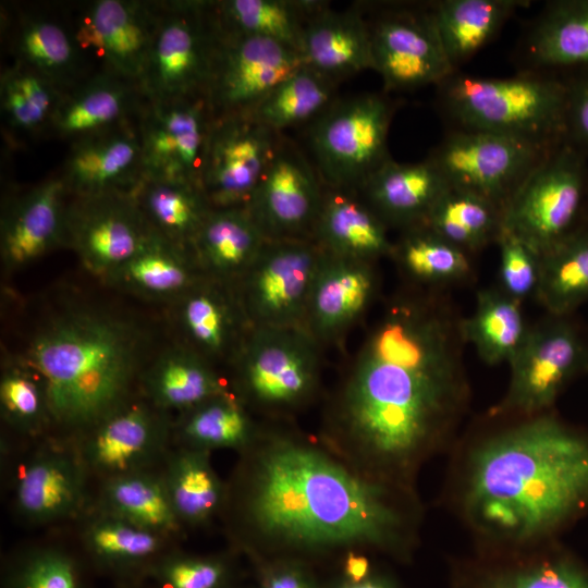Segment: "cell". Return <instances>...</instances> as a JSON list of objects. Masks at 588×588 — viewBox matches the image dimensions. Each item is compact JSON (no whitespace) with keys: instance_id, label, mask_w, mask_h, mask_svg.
I'll list each match as a JSON object with an SVG mask.
<instances>
[{"instance_id":"obj_49","label":"cell","mask_w":588,"mask_h":588,"mask_svg":"<svg viewBox=\"0 0 588 588\" xmlns=\"http://www.w3.org/2000/svg\"><path fill=\"white\" fill-rule=\"evenodd\" d=\"M0 409L7 424L30 437L39 436L53 424L44 381L24 358L2 370Z\"/></svg>"},{"instance_id":"obj_42","label":"cell","mask_w":588,"mask_h":588,"mask_svg":"<svg viewBox=\"0 0 588 588\" xmlns=\"http://www.w3.org/2000/svg\"><path fill=\"white\" fill-rule=\"evenodd\" d=\"M99 509L170 539L185 530L173 510L161 474L151 469L102 480Z\"/></svg>"},{"instance_id":"obj_8","label":"cell","mask_w":588,"mask_h":588,"mask_svg":"<svg viewBox=\"0 0 588 588\" xmlns=\"http://www.w3.org/2000/svg\"><path fill=\"white\" fill-rule=\"evenodd\" d=\"M219 25L212 0H160L140 89L148 101L205 95Z\"/></svg>"},{"instance_id":"obj_9","label":"cell","mask_w":588,"mask_h":588,"mask_svg":"<svg viewBox=\"0 0 588 588\" xmlns=\"http://www.w3.org/2000/svg\"><path fill=\"white\" fill-rule=\"evenodd\" d=\"M586 189L580 150L553 147L506 204L502 228L538 256L573 232Z\"/></svg>"},{"instance_id":"obj_43","label":"cell","mask_w":588,"mask_h":588,"mask_svg":"<svg viewBox=\"0 0 588 588\" xmlns=\"http://www.w3.org/2000/svg\"><path fill=\"white\" fill-rule=\"evenodd\" d=\"M494 554L499 564L481 574L474 588H588V571L551 543Z\"/></svg>"},{"instance_id":"obj_15","label":"cell","mask_w":588,"mask_h":588,"mask_svg":"<svg viewBox=\"0 0 588 588\" xmlns=\"http://www.w3.org/2000/svg\"><path fill=\"white\" fill-rule=\"evenodd\" d=\"M372 70L384 89L438 85L455 72L441 44L430 4H390L368 21Z\"/></svg>"},{"instance_id":"obj_17","label":"cell","mask_w":588,"mask_h":588,"mask_svg":"<svg viewBox=\"0 0 588 588\" xmlns=\"http://www.w3.org/2000/svg\"><path fill=\"white\" fill-rule=\"evenodd\" d=\"M155 235L132 193L70 196L65 246L96 277L110 278Z\"/></svg>"},{"instance_id":"obj_46","label":"cell","mask_w":588,"mask_h":588,"mask_svg":"<svg viewBox=\"0 0 588 588\" xmlns=\"http://www.w3.org/2000/svg\"><path fill=\"white\" fill-rule=\"evenodd\" d=\"M422 224L471 254L497 242L502 230V210L483 197L449 186Z\"/></svg>"},{"instance_id":"obj_22","label":"cell","mask_w":588,"mask_h":588,"mask_svg":"<svg viewBox=\"0 0 588 588\" xmlns=\"http://www.w3.org/2000/svg\"><path fill=\"white\" fill-rule=\"evenodd\" d=\"M59 174L71 197L131 194L144 177L137 121L71 143Z\"/></svg>"},{"instance_id":"obj_28","label":"cell","mask_w":588,"mask_h":588,"mask_svg":"<svg viewBox=\"0 0 588 588\" xmlns=\"http://www.w3.org/2000/svg\"><path fill=\"white\" fill-rule=\"evenodd\" d=\"M299 53L304 65L336 84L372 69L370 30L360 7L334 11L327 2L307 20Z\"/></svg>"},{"instance_id":"obj_34","label":"cell","mask_w":588,"mask_h":588,"mask_svg":"<svg viewBox=\"0 0 588 588\" xmlns=\"http://www.w3.org/2000/svg\"><path fill=\"white\" fill-rule=\"evenodd\" d=\"M60 87L35 70L13 62L0 77V108L5 138L12 147L47 139L63 95Z\"/></svg>"},{"instance_id":"obj_47","label":"cell","mask_w":588,"mask_h":588,"mask_svg":"<svg viewBox=\"0 0 588 588\" xmlns=\"http://www.w3.org/2000/svg\"><path fill=\"white\" fill-rule=\"evenodd\" d=\"M336 83L303 65L280 83L250 114L283 134L285 128L311 123L335 100Z\"/></svg>"},{"instance_id":"obj_48","label":"cell","mask_w":588,"mask_h":588,"mask_svg":"<svg viewBox=\"0 0 588 588\" xmlns=\"http://www.w3.org/2000/svg\"><path fill=\"white\" fill-rule=\"evenodd\" d=\"M403 231L392 255L411 278L425 284L445 285L467 281L471 277L469 254L425 224Z\"/></svg>"},{"instance_id":"obj_20","label":"cell","mask_w":588,"mask_h":588,"mask_svg":"<svg viewBox=\"0 0 588 588\" xmlns=\"http://www.w3.org/2000/svg\"><path fill=\"white\" fill-rule=\"evenodd\" d=\"M212 119L205 95L145 100L137 118L144 176L199 185Z\"/></svg>"},{"instance_id":"obj_54","label":"cell","mask_w":588,"mask_h":588,"mask_svg":"<svg viewBox=\"0 0 588 588\" xmlns=\"http://www.w3.org/2000/svg\"><path fill=\"white\" fill-rule=\"evenodd\" d=\"M567 86L564 140L578 150L588 148V75Z\"/></svg>"},{"instance_id":"obj_18","label":"cell","mask_w":588,"mask_h":588,"mask_svg":"<svg viewBox=\"0 0 588 588\" xmlns=\"http://www.w3.org/2000/svg\"><path fill=\"white\" fill-rule=\"evenodd\" d=\"M323 192L313 161L283 134L246 209L268 241L311 240Z\"/></svg>"},{"instance_id":"obj_39","label":"cell","mask_w":588,"mask_h":588,"mask_svg":"<svg viewBox=\"0 0 588 588\" xmlns=\"http://www.w3.org/2000/svg\"><path fill=\"white\" fill-rule=\"evenodd\" d=\"M260 428L249 409L230 391L177 415L173 439L186 448L208 452L232 449L241 453L252 445Z\"/></svg>"},{"instance_id":"obj_51","label":"cell","mask_w":588,"mask_h":588,"mask_svg":"<svg viewBox=\"0 0 588 588\" xmlns=\"http://www.w3.org/2000/svg\"><path fill=\"white\" fill-rule=\"evenodd\" d=\"M8 588H81L77 566L65 552L45 548L27 554L12 571Z\"/></svg>"},{"instance_id":"obj_10","label":"cell","mask_w":588,"mask_h":588,"mask_svg":"<svg viewBox=\"0 0 588 588\" xmlns=\"http://www.w3.org/2000/svg\"><path fill=\"white\" fill-rule=\"evenodd\" d=\"M509 365L511 377L506 393L491 408L490 418L529 417L551 412L566 384L588 370V345L567 317L550 316L529 327Z\"/></svg>"},{"instance_id":"obj_19","label":"cell","mask_w":588,"mask_h":588,"mask_svg":"<svg viewBox=\"0 0 588 588\" xmlns=\"http://www.w3.org/2000/svg\"><path fill=\"white\" fill-rule=\"evenodd\" d=\"M172 438L170 414L148 400L130 399L81 433L74 449L87 473L106 480L150 469L164 458Z\"/></svg>"},{"instance_id":"obj_53","label":"cell","mask_w":588,"mask_h":588,"mask_svg":"<svg viewBox=\"0 0 588 588\" xmlns=\"http://www.w3.org/2000/svg\"><path fill=\"white\" fill-rule=\"evenodd\" d=\"M256 588H326L316 571L307 561L289 558L248 556Z\"/></svg>"},{"instance_id":"obj_26","label":"cell","mask_w":588,"mask_h":588,"mask_svg":"<svg viewBox=\"0 0 588 588\" xmlns=\"http://www.w3.org/2000/svg\"><path fill=\"white\" fill-rule=\"evenodd\" d=\"M375 292L376 278L371 264L323 252L302 328L318 344L333 340L363 315Z\"/></svg>"},{"instance_id":"obj_33","label":"cell","mask_w":588,"mask_h":588,"mask_svg":"<svg viewBox=\"0 0 588 588\" xmlns=\"http://www.w3.org/2000/svg\"><path fill=\"white\" fill-rule=\"evenodd\" d=\"M143 385L155 407L177 415L232 391L215 365L186 345L162 353L144 373Z\"/></svg>"},{"instance_id":"obj_40","label":"cell","mask_w":588,"mask_h":588,"mask_svg":"<svg viewBox=\"0 0 588 588\" xmlns=\"http://www.w3.org/2000/svg\"><path fill=\"white\" fill-rule=\"evenodd\" d=\"M326 3L318 0H212L222 32L267 38L298 52L307 20Z\"/></svg>"},{"instance_id":"obj_38","label":"cell","mask_w":588,"mask_h":588,"mask_svg":"<svg viewBox=\"0 0 588 588\" xmlns=\"http://www.w3.org/2000/svg\"><path fill=\"white\" fill-rule=\"evenodd\" d=\"M132 195L151 230L191 247L212 209L199 185L144 176Z\"/></svg>"},{"instance_id":"obj_50","label":"cell","mask_w":588,"mask_h":588,"mask_svg":"<svg viewBox=\"0 0 588 588\" xmlns=\"http://www.w3.org/2000/svg\"><path fill=\"white\" fill-rule=\"evenodd\" d=\"M159 588H232L237 585L231 554L166 552L147 571Z\"/></svg>"},{"instance_id":"obj_55","label":"cell","mask_w":588,"mask_h":588,"mask_svg":"<svg viewBox=\"0 0 588 588\" xmlns=\"http://www.w3.org/2000/svg\"><path fill=\"white\" fill-rule=\"evenodd\" d=\"M326 588H401L389 575L377 569L365 579L351 581L333 576Z\"/></svg>"},{"instance_id":"obj_56","label":"cell","mask_w":588,"mask_h":588,"mask_svg":"<svg viewBox=\"0 0 588 588\" xmlns=\"http://www.w3.org/2000/svg\"><path fill=\"white\" fill-rule=\"evenodd\" d=\"M232 588H256L255 584L252 585H235Z\"/></svg>"},{"instance_id":"obj_45","label":"cell","mask_w":588,"mask_h":588,"mask_svg":"<svg viewBox=\"0 0 588 588\" xmlns=\"http://www.w3.org/2000/svg\"><path fill=\"white\" fill-rule=\"evenodd\" d=\"M535 297L555 317H567L588 301V231L574 230L539 255Z\"/></svg>"},{"instance_id":"obj_21","label":"cell","mask_w":588,"mask_h":588,"mask_svg":"<svg viewBox=\"0 0 588 588\" xmlns=\"http://www.w3.org/2000/svg\"><path fill=\"white\" fill-rule=\"evenodd\" d=\"M13 62L22 63L68 91L94 74L81 50L66 4L16 5L1 14Z\"/></svg>"},{"instance_id":"obj_2","label":"cell","mask_w":588,"mask_h":588,"mask_svg":"<svg viewBox=\"0 0 588 588\" xmlns=\"http://www.w3.org/2000/svg\"><path fill=\"white\" fill-rule=\"evenodd\" d=\"M238 454L221 518L246 558L317 565L353 549L407 560L417 548V490L371 478L317 438L282 427L261 426Z\"/></svg>"},{"instance_id":"obj_1","label":"cell","mask_w":588,"mask_h":588,"mask_svg":"<svg viewBox=\"0 0 588 588\" xmlns=\"http://www.w3.org/2000/svg\"><path fill=\"white\" fill-rule=\"evenodd\" d=\"M462 318L432 297H400L371 329L326 406L317 439L354 469L416 489L469 401Z\"/></svg>"},{"instance_id":"obj_36","label":"cell","mask_w":588,"mask_h":588,"mask_svg":"<svg viewBox=\"0 0 588 588\" xmlns=\"http://www.w3.org/2000/svg\"><path fill=\"white\" fill-rule=\"evenodd\" d=\"M203 275L192 247L156 234L107 281L145 297L176 301Z\"/></svg>"},{"instance_id":"obj_5","label":"cell","mask_w":588,"mask_h":588,"mask_svg":"<svg viewBox=\"0 0 588 588\" xmlns=\"http://www.w3.org/2000/svg\"><path fill=\"white\" fill-rule=\"evenodd\" d=\"M453 128L506 135L552 147L564 142L567 83L525 70L505 78L455 71L437 85Z\"/></svg>"},{"instance_id":"obj_25","label":"cell","mask_w":588,"mask_h":588,"mask_svg":"<svg viewBox=\"0 0 588 588\" xmlns=\"http://www.w3.org/2000/svg\"><path fill=\"white\" fill-rule=\"evenodd\" d=\"M137 83L95 72L65 91L52 118L47 138H81L136 122L145 102Z\"/></svg>"},{"instance_id":"obj_7","label":"cell","mask_w":588,"mask_h":588,"mask_svg":"<svg viewBox=\"0 0 588 588\" xmlns=\"http://www.w3.org/2000/svg\"><path fill=\"white\" fill-rule=\"evenodd\" d=\"M394 107L383 94L335 100L310 123L313 163L324 186L358 192L391 156L388 134Z\"/></svg>"},{"instance_id":"obj_24","label":"cell","mask_w":588,"mask_h":588,"mask_svg":"<svg viewBox=\"0 0 588 588\" xmlns=\"http://www.w3.org/2000/svg\"><path fill=\"white\" fill-rule=\"evenodd\" d=\"M176 302L185 345L213 365L232 364L252 329L236 285L203 275Z\"/></svg>"},{"instance_id":"obj_27","label":"cell","mask_w":588,"mask_h":588,"mask_svg":"<svg viewBox=\"0 0 588 588\" xmlns=\"http://www.w3.org/2000/svg\"><path fill=\"white\" fill-rule=\"evenodd\" d=\"M87 475L75 449L40 452L25 465L16 482L17 513L36 524L76 516L86 504Z\"/></svg>"},{"instance_id":"obj_23","label":"cell","mask_w":588,"mask_h":588,"mask_svg":"<svg viewBox=\"0 0 588 588\" xmlns=\"http://www.w3.org/2000/svg\"><path fill=\"white\" fill-rule=\"evenodd\" d=\"M70 195L59 174L15 196L1 217L0 252L8 270L25 267L65 246Z\"/></svg>"},{"instance_id":"obj_35","label":"cell","mask_w":588,"mask_h":588,"mask_svg":"<svg viewBox=\"0 0 588 588\" xmlns=\"http://www.w3.org/2000/svg\"><path fill=\"white\" fill-rule=\"evenodd\" d=\"M524 0H441L430 4L434 24L455 71L490 42Z\"/></svg>"},{"instance_id":"obj_3","label":"cell","mask_w":588,"mask_h":588,"mask_svg":"<svg viewBox=\"0 0 588 588\" xmlns=\"http://www.w3.org/2000/svg\"><path fill=\"white\" fill-rule=\"evenodd\" d=\"M504 419L456 450L445 486L481 552L551 543L588 509V432L551 412Z\"/></svg>"},{"instance_id":"obj_44","label":"cell","mask_w":588,"mask_h":588,"mask_svg":"<svg viewBox=\"0 0 588 588\" xmlns=\"http://www.w3.org/2000/svg\"><path fill=\"white\" fill-rule=\"evenodd\" d=\"M528 330L522 303L500 289L478 292L474 313L462 319L465 342L473 344L479 357L491 366L509 364Z\"/></svg>"},{"instance_id":"obj_37","label":"cell","mask_w":588,"mask_h":588,"mask_svg":"<svg viewBox=\"0 0 588 588\" xmlns=\"http://www.w3.org/2000/svg\"><path fill=\"white\" fill-rule=\"evenodd\" d=\"M523 47L528 71L588 65V0L550 2Z\"/></svg>"},{"instance_id":"obj_13","label":"cell","mask_w":588,"mask_h":588,"mask_svg":"<svg viewBox=\"0 0 588 588\" xmlns=\"http://www.w3.org/2000/svg\"><path fill=\"white\" fill-rule=\"evenodd\" d=\"M322 254L313 240H267L236 284L252 327L302 328Z\"/></svg>"},{"instance_id":"obj_31","label":"cell","mask_w":588,"mask_h":588,"mask_svg":"<svg viewBox=\"0 0 588 588\" xmlns=\"http://www.w3.org/2000/svg\"><path fill=\"white\" fill-rule=\"evenodd\" d=\"M266 242L246 208H212L191 247L205 277L236 285Z\"/></svg>"},{"instance_id":"obj_16","label":"cell","mask_w":588,"mask_h":588,"mask_svg":"<svg viewBox=\"0 0 588 588\" xmlns=\"http://www.w3.org/2000/svg\"><path fill=\"white\" fill-rule=\"evenodd\" d=\"M282 135L253 115L212 119L199 179L211 208H246Z\"/></svg>"},{"instance_id":"obj_11","label":"cell","mask_w":588,"mask_h":588,"mask_svg":"<svg viewBox=\"0 0 588 588\" xmlns=\"http://www.w3.org/2000/svg\"><path fill=\"white\" fill-rule=\"evenodd\" d=\"M555 146L495 133L452 128L427 159L450 186L486 198L503 213L523 182Z\"/></svg>"},{"instance_id":"obj_14","label":"cell","mask_w":588,"mask_h":588,"mask_svg":"<svg viewBox=\"0 0 588 588\" xmlns=\"http://www.w3.org/2000/svg\"><path fill=\"white\" fill-rule=\"evenodd\" d=\"M303 65L295 49L262 37L228 34L219 27L205 93L213 119L250 115L280 83Z\"/></svg>"},{"instance_id":"obj_4","label":"cell","mask_w":588,"mask_h":588,"mask_svg":"<svg viewBox=\"0 0 588 588\" xmlns=\"http://www.w3.org/2000/svg\"><path fill=\"white\" fill-rule=\"evenodd\" d=\"M140 354L132 326L76 310L41 329L24 360L44 381L53 424L81 434L131 399Z\"/></svg>"},{"instance_id":"obj_30","label":"cell","mask_w":588,"mask_h":588,"mask_svg":"<svg viewBox=\"0 0 588 588\" xmlns=\"http://www.w3.org/2000/svg\"><path fill=\"white\" fill-rule=\"evenodd\" d=\"M387 229L356 192L324 186L311 240L329 255L372 264L392 255Z\"/></svg>"},{"instance_id":"obj_6","label":"cell","mask_w":588,"mask_h":588,"mask_svg":"<svg viewBox=\"0 0 588 588\" xmlns=\"http://www.w3.org/2000/svg\"><path fill=\"white\" fill-rule=\"evenodd\" d=\"M232 365L231 390L266 417L293 415L319 389V344L303 328L252 327Z\"/></svg>"},{"instance_id":"obj_41","label":"cell","mask_w":588,"mask_h":588,"mask_svg":"<svg viewBox=\"0 0 588 588\" xmlns=\"http://www.w3.org/2000/svg\"><path fill=\"white\" fill-rule=\"evenodd\" d=\"M169 540L101 509L88 519L83 532L90 556L101 567L117 574L147 573L166 553Z\"/></svg>"},{"instance_id":"obj_52","label":"cell","mask_w":588,"mask_h":588,"mask_svg":"<svg viewBox=\"0 0 588 588\" xmlns=\"http://www.w3.org/2000/svg\"><path fill=\"white\" fill-rule=\"evenodd\" d=\"M495 243L500 254L499 289L520 303L535 296L539 281V256L503 228Z\"/></svg>"},{"instance_id":"obj_12","label":"cell","mask_w":588,"mask_h":588,"mask_svg":"<svg viewBox=\"0 0 588 588\" xmlns=\"http://www.w3.org/2000/svg\"><path fill=\"white\" fill-rule=\"evenodd\" d=\"M66 7L76 41L94 72L140 86L160 0H89Z\"/></svg>"},{"instance_id":"obj_29","label":"cell","mask_w":588,"mask_h":588,"mask_svg":"<svg viewBox=\"0 0 588 588\" xmlns=\"http://www.w3.org/2000/svg\"><path fill=\"white\" fill-rule=\"evenodd\" d=\"M450 185L428 160L382 164L357 194L387 226L406 230L422 224Z\"/></svg>"},{"instance_id":"obj_32","label":"cell","mask_w":588,"mask_h":588,"mask_svg":"<svg viewBox=\"0 0 588 588\" xmlns=\"http://www.w3.org/2000/svg\"><path fill=\"white\" fill-rule=\"evenodd\" d=\"M211 452L177 445L168 451L160 471L173 510L186 530L205 528L221 518L228 482L211 464Z\"/></svg>"}]
</instances>
